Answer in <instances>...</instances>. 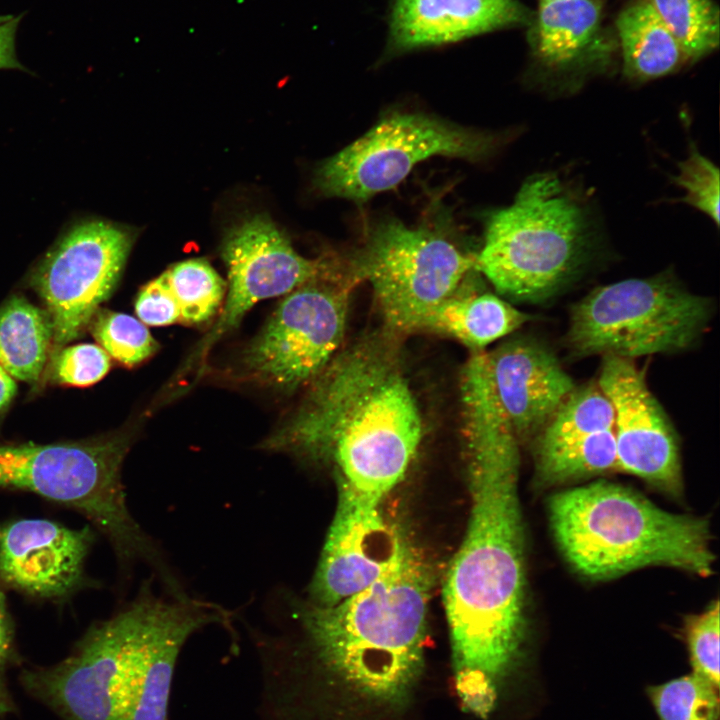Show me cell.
<instances>
[{"label":"cell","instance_id":"6da1fadb","mask_svg":"<svg viewBox=\"0 0 720 720\" xmlns=\"http://www.w3.org/2000/svg\"><path fill=\"white\" fill-rule=\"evenodd\" d=\"M431 574L410 547L363 590L332 606H301L306 662H261V707L279 719L337 689L369 706H406L423 669Z\"/></svg>","mask_w":720,"mask_h":720},{"label":"cell","instance_id":"7a4b0ae2","mask_svg":"<svg viewBox=\"0 0 720 720\" xmlns=\"http://www.w3.org/2000/svg\"><path fill=\"white\" fill-rule=\"evenodd\" d=\"M462 440L471 505L444 605L454 671H480L496 683L518 658L525 625L520 442L511 427L491 421L471 426Z\"/></svg>","mask_w":720,"mask_h":720},{"label":"cell","instance_id":"3957f363","mask_svg":"<svg viewBox=\"0 0 720 720\" xmlns=\"http://www.w3.org/2000/svg\"><path fill=\"white\" fill-rule=\"evenodd\" d=\"M399 341L383 329L341 348L262 448L331 464L338 481L381 503L405 475L423 436Z\"/></svg>","mask_w":720,"mask_h":720},{"label":"cell","instance_id":"277c9868","mask_svg":"<svg viewBox=\"0 0 720 720\" xmlns=\"http://www.w3.org/2000/svg\"><path fill=\"white\" fill-rule=\"evenodd\" d=\"M549 519L567 561L590 579L646 566L700 576L713 571L708 522L665 511L618 484L598 481L555 494Z\"/></svg>","mask_w":720,"mask_h":720},{"label":"cell","instance_id":"5b68a950","mask_svg":"<svg viewBox=\"0 0 720 720\" xmlns=\"http://www.w3.org/2000/svg\"><path fill=\"white\" fill-rule=\"evenodd\" d=\"M597 233L584 203L552 172L530 176L512 205L488 218L475 270L516 301H546L583 272Z\"/></svg>","mask_w":720,"mask_h":720},{"label":"cell","instance_id":"8992f818","mask_svg":"<svg viewBox=\"0 0 720 720\" xmlns=\"http://www.w3.org/2000/svg\"><path fill=\"white\" fill-rule=\"evenodd\" d=\"M129 447V438L122 436L0 444V487L30 491L78 510L108 537L122 563L144 562L169 585L176 575L127 506L121 468Z\"/></svg>","mask_w":720,"mask_h":720},{"label":"cell","instance_id":"52a82bcc","mask_svg":"<svg viewBox=\"0 0 720 720\" xmlns=\"http://www.w3.org/2000/svg\"><path fill=\"white\" fill-rule=\"evenodd\" d=\"M711 315L707 298L670 273L599 286L570 309L566 345L577 357L634 359L689 349Z\"/></svg>","mask_w":720,"mask_h":720},{"label":"cell","instance_id":"ba28073f","mask_svg":"<svg viewBox=\"0 0 720 720\" xmlns=\"http://www.w3.org/2000/svg\"><path fill=\"white\" fill-rule=\"evenodd\" d=\"M351 266L357 281L370 283L384 329L400 338L420 331L426 316L459 289L475 257L438 232L386 219L370 229Z\"/></svg>","mask_w":720,"mask_h":720},{"label":"cell","instance_id":"9c48e42d","mask_svg":"<svg viewBox=\"0 0 720 720\" xmlns=\"http://www.w3.org/2000/svg\"><path fill=\"white\" fill-rule=\"evenodd\" d=\"M500 144L494 134L429 115L393 113L324 161L316 170L314 183L326 196L365 201L395 187L417 163L429 157L480 161Z\"/></svg>","mask_w":720,"mask_h":720},{"label":"cell","instance_id":"30bf717a","mask_svg":"<svg viewBox=\"0 0 720 720\" xmlns=\"http://www.w3.org/2000/svg\"><path fill=\"white\" fill-rule=\"evenodd\" d=\"M356 282L335 264L284 295L243 353L248 376L286 393L310 384L342 347Z\"/></svg>","mask_w":720,"mask_h":720},{"label":"cell","instance_id":"8fae6325","mask_svg":"<svg viewBox=\"0 0 720 720\" xmlns=\"http://www.w3.org/2000/svg\"><path fill=\"white\" fill-rule=\"evenodd\" d=\"M134 241L127 227L100 219L71 226L34 268L31 283L53 327V350L78 338L116 287Z\"/></svg>","mask_w":720,"mask_h":720},{"label":"cell","instance_id":"7c38bea8","mask_svg":"<svg viewBox=\"0 0 720 720\" xmlns=\"http://www.w3.org/2000/svg\"><path fill=\"white\" fill-rule=\"evenodd\" d=\"M221 251L228 270V293L218 322L198 353L237 326L257 302L284 296L335 265L327 257L300 255L266 214H255L232 227Z\"/></svg>","mask_w":720,"mask_h":720},{"label":"cell","instance_id":"4fadbf2b","mask_svg":"<svg viewBox=\"0 0 720 720\" xmlns=\"http://www.w3.org/2000/svg\"><path fill=\"white\" fill-rule=\"evenodd\" d=\"M408 548L385 519L380 502L338 481L337 506L309 585V602L332 606L363 590L394 567Z\"/></svg>","mask_w":720,"mask_h":720},{"label":"cell","instance_id":"5bb4252c","mask_svg":"<svg viewBox=\"0 0 720 720\" xmlns=\"http://www.w3.org/2000/svg\"><path fill=\"white\" fill-rule=\"evenodd\" d=\"M597 384L613 408L616 469L678 496V439L644 372L632 359L603 356Z\"/></svg>","mask_w":720,"mask_h":720},{"label":"cell","instance_id":"9a60e30c","mask_svg":"<svg viewBox=\"0 0 720 720\" xmlns=\"http://www.w3.org/2000/svg\"><path fill=\"white\" fill-rule=\"evenodd\" d=\"M138 610L135 599L94 626L61 663L24 671L23 686L65 720H115V677Z\"/></svg>","mask_w":720,"mask_h":720},{"label":"cell","instance_id":"2e32d148","mask_svg":"<svg viewBox=\"0 0 720 720\" xmlns=\"http://www.w3.org/2000/svg\"><path fill=\"white\" fill-rule=\"evenodd\" d=\"M93 540L90 529H70L46 519L0 526V580L42 597L73 590Z\"/></svg>","mask_w":720,"mask_h":720},{"label":"cell","instance_id":"e0dca14e","mask_svg":"<svg viewBox=\"0 0 720 720\" xmlns=\"http://www.w3.org/2000/svg\"><path fill=\"white\" fill-rule=\"evenodd\" d=\"M488 353L496 395L520 440L538 434L576 388L552 350L517 337Z\"/></svg>","mask_w":720,"mask_h":720},{"label":"cell","instance_id":"ac0fdd59","mask_svg":"<svg viewBox=\"0 0 720 720\" xmlns=\"http://www.w3.org/2000/svg\"><path fill=\"white\" fill-rule=\"evenodd\" d=\"M532 20L518 0H394L388 50L443 45Z\"/></svg>","mask_w":720,"mask_h":720},{"label":"cell","instance_id":"d6986e66","mask_svg":"<svg viewBox=\"0 0 720 720\" xmlns=\"http://www.w3.org/2000/svg\"><path fill=\"white\" fill-rule=\"evenodd\" d=\"M603 3L553 0L539 4L529 25V43L544 73L577 79L608 64L612 45L603 28Z\"/></svg>","mask_w":720,"mask_h":720},{"label":"cell","instance_id":"ffe728a7","mask_svg":"<svg viewBox=\"0 0 720 720\" xmlns=\"http://www.w3.org/2000/svg\"><path fill=\"white\" fill-rule=\"evenodd\" d=\"M530 316L490 292L458 294L439 303L424 319L420 331H429L459 341L471 351L507 336Z\"/></svg>","mask_w":720,"mask_h":720},{"label":"cell","instance_id":"44dd1931","mask_svg":"<svg viewBox=\"0 0 720 720\" xmlns=\"http://www.w3.org/2000/svg\"><path fill=\"white\" fill-rule=\"evenodd\" d=\"M615 25L627 78L652 80L688 63L680 44L649 0L629 4L619 13Z\"/></svg>","mask_w":720,"mask_h":720},{"label":"cell","instance_id":"7402d4cb","mask_svg":"<svg viewBox=\"0 0 720 720\" xmlns=\"http://www.w3.org/2000/svg\"><path fill=\"white\" fill-rule=\"evenodd\" d=\"M53 340L51 319L26 298L13 295L0 307V366L14 379L36 383Z\"/></svg>","mask_w":720,"mask_h":720},{"label":"cell","instance_id":"603a6c76","mask_svg":"<svg viewBox=\"0 0 720 720\" xmlns=\"http://www.w3.org/2000/svg\"><path fill=\"white\" fill-rule=\"evenodd\" d=\"M659 18L694 62L719 45V10L713 0H649Z\"/></svg>","mask_w":720,"mask_h":720},{"label":"cell","instance_id":"cb8c5ba5","mask_svg":"<svg viewBox=\"0 0 720 720\" xmlns=\"http://www.w3.org/2000/svg\"><path fill=\"white\" fill-rule=\"evenodd\" d=\"M180 309V321L199 324L211 319L227 288L225 281L204 259H189L164 272Z\"/></svg>","mask_w":720,"mask_h":720},{"label":"cell","instance_id":"d4e9b609","mask_svg":"<svg viewBox=\"0 0 720 720\" xmlns=\"http://www.w3.org/2000/svg\"><path fill=\"white\" fill-rule=\"evenodd\" d=\"M536 455L537 475L543 483H560L616 470L614 428L579 444Z\"/></svg>","mask_w":720,"mask_h":720},{"label":"cell","instance_id":"484cf974","mask_svg":"<svg viewBox=\"0 0 720 720\" xmlns=\"http://www.w3.org/2000/svg\"><path fill=\"white\" fill-rule=\"evenodd\" d=\"M718 689L691 673L648 688L660 720H719Z\"/></svg>","mask_w":720,"mask_h":720},{"label":"cell","instance_id":"4316f807","mask_svg":"<svg viewBox=\"0 0 720 720\" xmlns=\"http://www.w3.org/2000/svg\"><path fill=\"white\" fill-rule=\"evenodd\" d=\"M88 327L99 346L126 366L139 364L158 349L147 326L124 313L99 308Z\"/></svg>","mask_w":720,"mask_h":720},{"label":"cell","instance_id":"83f0119b","mask_svg":"<svg viewBox=\"0 0 720 720\" xmlns=\"http://www.w3.org/2000/svg\"><path fill=\"white\" fill-rule=\"evenodd\" d=\"M719 168L692 145L689 155L678 163L672 181L682 188L681 201L700 210L719 225Z\"/></svg>","mask_w":720,"mask_h":720},{"label":"cell","instance_id":"f1b7e54d","mask_svg":"<svg viewBox=\"0 0 720 720\" xmlns=\"http://www.w3.org/2000/svg\"><path fill=\"white\" fill-rule=\"evenodd\" d=\"M110 369V356L96 344L82 343L61 348L51 359V379L59 384L88 386Z\"/></svg>","mask_w":720,"mask_h":720},{"label":"cell","instance_id":"f546056e","mask_svg":"<svg viewBox=\"0 0 720 720\" xmlns=\"http://www.w3.org/2000/svg\"><path fill=\"white\" fill-rule=\"evenodd\" d=\"M687 643L693 673L719 688V602L687 623Z\"/></svg>","mask_w":720,"mask_h":720},{"label":"cell","instance_id":"4dcf8cb0","mask_svg":"<svg viewBox=\"0 0 720 720\" xmlns=\"http://www.w3.org/2000/svg\"><path fill=\"white\" fill-rule=\"evenodd\" d=\"M135 312L146 326H166L180 321V309L165 273L142 287L135 302Z\"/></svg>","mask_w":720,"mask_h":720},{"label":"cell","instance_id":"1f68e13d","mask_svg":"<svg viewBox=\"0 0 720 720\" xmlns=\"http://www.w3.org/2000/svg\"><path fill=\"white\" fill-rule=\"evenodd\" d=\"M454 674L456 692L464 710L487 719L496 704V683L480 671L461 669Z\"/></svg>","mask_w":720,"mask_h":720},{"label":"cell","instance_id":"d6a6232c","mask_svg":"<svg viewBox=\"0 0 720 720\" xmlns=\"http://www.w3.org/2000/svg\"><path fill=\"white\" fill-rule=\"evenodd\" d=\"M12 645V629L5 597L0 591V716L14 711V703L5 680V667Z\"/></svg>","mask_w":720,"mask_h":720},{"label":"cell","instance_id":"836d02e7","mask_svg":"<svg viewBox=\"0 0 720 720\" xmlns=\"http://www.w3.org/2000/svg\"><path fill=\"white\" fill-rule=\"evenodd\" d=\"M21 18V16L13 17L0 24V69L25 70L17 58L15 49L16 33Z\"/></svg>","mask_w":720,"mask_h":720},{"label":"cell","instance_id":"e575fe53","mask_svg":"<svg viewBox=\"0 0 720 720\" xmlns=\"http://www.w3.org/2000/svg\"><path fill=\"white\" fill-rule=\"evenodd\" d=\"M17 391L15 379L0 366V413L9 405Z\"/></svg>","mask_w":720,"mask_h":720},{"label":"cell","instance_id":"d590c367","mask_svg":"<svg viewBox=\"0 0 720 720\" xmlns=\"http://www.w3.org/2000/svg\"><path fill=\"white\" fill-rule=\"evenodd\" d=\"M12 18H13V16H11V15H0V24H3L5 22L9 21Z\"/></svg>","mask_w":720,"mask_h":720},{"label":"cell","instance_id":"8d00e7d4","mask_svg":"<svg viewBox=\"0 0 720 720\" xmlns=\"http://www.w3.org/2000/svg\"><path fill=\"white\" fill-rule=\"evenodd\" d=\"M549 1H553V0H539V4L546 3V2H549Z\"/></svg>","mask_w":720,"mask_h":720}]
</instances>
